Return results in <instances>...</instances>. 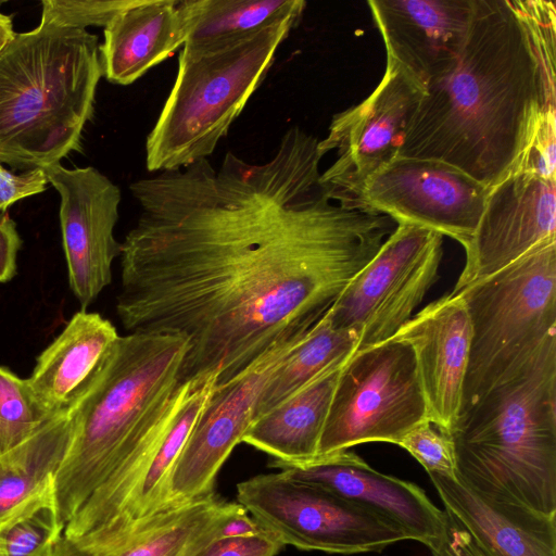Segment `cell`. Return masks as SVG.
Wrapping results in <instances>:
<instances>
[{
	"mask_svg": "<svg viewBox=\"0 0 556 556\" xmlns=\"http://www.w3.org/2000/svg\"><path fill=\"white\" fill-rule=\"evenodd\" d=\"M444 510V529L439 540L429 547L431 556H483L469 532L448 510Z\"/></svg>",
	"mask_w": 556,
	"mask_h": 556,
	"instance_id": "34",
	"label": "cell"
},
{
	"mask_svg": "<svg viewBox=\"0 0 556 556\" xmlns=\"http://www.w3.org/2000/svg\"><path fill=\"white\" fill-rule=\"evenodd\" d=\"M392 338L413 349L428 419L451 432L462 407L471 341L464 300L448 293L429 303Z\"/></svg>",
	"mask_w": 556,
	"mask_h": 556,
	"instance_id": "18",
	"label": "cell"
},
{
	"mask_svg": "<svg viewBox=\"0 0 556 556\" xmlns=\"http://www.w3.org/2000/svg\"><path fill=\"white\" fill-rule=\"evenodd\" d=\"M442 256L441 233L399 223L327 311L332 326L354 333L357 350L391 339L438 280Z\"/></svg>",
	"mask_w": 556,
	"mask_h": 556,
	"instance_id": "10",
	"label": "cell"
},
{
	"mask_svg": "<svg viewBox=\"0 0 556 556\" xmlns=\"http://www.w3.org/2000/svg\"><path fill=\"white\" fill-rule=\"evenodd\" d=\"M289 478L318 485L401 526L410 540L428 548L443 532L446 513L417 484L381 473L357 454L344 450L303 464L269 460Z\"/></svg>",
	"mask_w": 556,
	"mask_h": 556,
	"instance_id": "16",
	"label": "cell"
},
{
	"mask_svg": "<svg viewBox=\"0 0 556 556\" xmlns=\"http://www.w3.org/2000/svg\"><path fill=\"white\" fill-rule=\"evenodd\" d=\"M549 240H556V181L510 173L489 191L477 228L463 247L465 266L451 293L498 271Z\"/></svg>",
	"mask_w": 556,
	"mask_h": 556,
	"instance_id": "15",
	"label": "cell"
},
{
	"mask_svg": "<svg viewBox=\"0 0 556 556\" xmlns=\"http://www.w3.org/2000/svg\"><path fill=\"white\" fill-rule=\"evenodd\" d=\"M489 191L446 163L397 156L369 176L348 206L433 230L465 247L481 218Z\"/></svg>",
	"mask_w": 556,
	"mask_h": 556,
	"instance_id": "12",
	"label": "cell"
},
{
	"mask_svg": "<svg viewBox=\"0 0 556 556\" xmlns=\"http://www.w3.org/2000/svg\"><path fill=\"white\" fill-rule=\"evenodd\" d=\"M429 473L455 478L456 460L452 433L439 428L429 419L416 425L400 441Z\"/></svg>",
	"mask_w": 556,
	"mask_h": 556,
	"instance_id": "29",
	"label": "cell"
},
{
	"mask_svg": "<svg viewBox=\"0 0 556 556\" xmlns=\"http://www.w3.org/2000/svg\"><path fill=\"white\" fill-rule=\"evenodd\" d=\"M455 294L471 326L460 414L556 334V240Z\"/></svg>",
	"mask_w": 556,
	"mask_h": 556,
	"instance_id": "7",
	"label": "cell"
},
{
	"mask_svg": "<svg viewBox=\"0 0 556 556\" xmlns=\"http://www.w3.org/2000/svg\"><path fill=\"white\" fill-rule=\"evenodd\" d=\"M99 39L40 23L0 49V164L46 168L81 151L103 75Z\"/></svg>",
	"mask_w": 556,
	"mask_h": 556,
	"instance_id": "5",
	"label": "cell"
},
{
	"mask_svg": "<svg viewBox=\"0 0 556 556\" xmlns=\"http://www.w3.org/2000/svg\"><path fill=\"white\" fill-rule=\"evenodd\" d=\"M428 419L412 346L396 338L354 351L343 364L318 444V456L368 442L399 445Z\"/></svg>",
	"mask_w": 556,
	"mask_h": 556,
	"instance_id": "8",
	"label": "cell"
},
{
	"mask_svg": "<svg viewBox=\"0 0 556 556\" xmlns=\"http://www.w3.org/2000/svg\"><path fill=\"white\" fill-rule=\"evenodd\" d=\"M61 198L60 223L68 283L80 308L92 304L112 281L121 254L114 237L122 200L119 188L97 168H43Z\"/></svg>",
	"mask_w": 556,
	"mask_h": 556,
	"instance_id": "14",
	"label": "cell"
},
{
	"mask_svg": "<svg viewBox=\"0 0 556 556\" xmlns=\"http://www.w3.org/2000/svg\"><path fill=\"white\" fill-rule=\"evenodd\" d=\"M308 331L277 343L242 371L215 384L175 465L167 509L214 495L216 477L254 421L264 388Z\"/></svg>",
	"mask_w": 556,
	"mask_h": 556,
	"instance_id": "13",
	"label": "cell"
},
{
	"mask_svg": "<svg viewBox=\"0 0 556 556\" xmlns=\"http://www.w3.org/2000/svg\"><path fill=\"white\" fill-rule=\"evenodd\" d=\"M318 141L294 126L265 163L227 152L218 169L205 159L129 186L116 313L128 332L184 338L188 379L223 383L309 330L395 229L328 199Z\"/></svg>",
	"mask_w": 556,
	"mask_h": 556,
	"instance_id": "1",
	"label": "cell"
},
{
	"mask_svg": "<svg viewBox=\"0 0 556 556\" xmlns=\"http://www.w3.org/2000/svg\"><path fill=\"white\" fill-rule=\"evenodd\" d=\"M264 531L266 530H264L248 510L239 504L236 510L224 522L219 538L252 536Z\"/></svg>",
	"mask_w": 556,
	"mask_h": 556,
	"instance_id": "36",
	"label": "cell"
},
{
	"mask_svg": "<svg viewBox=\"0 0 556 556\" xmlns=\"http://www.w3.org/2000/svg\"><path fill=\"white\" fill-rule=\"evenodd\" d=\"M13 35L14 31L11 16L0 13V49L12 38Z\"/></svg>",
	"mask_w": 556,
	"mask_h": 556,
	"instance_id": "37",
	"label": "cell"
},
{
	"mask_svg": "<svg viewBox=\"0 0 556 556\" xmlns=\"http://www.w3.org/2000/svg\"><path fill=\"white\" fill-rule=\"evenodd\" d=\"M555 63V2L473 0L459 55L427 87L399 156L446 163L491 189L556 109Z\"/></svg>",
	"mask_w": 556,
	"mask_h": 556,
	"instance_id": "2",
	"label": "cell"
},
{
	"mask_svg": "<svg viewBox=\"0 0 556 556\" xmlns=\"http://www.w3.org/2000/svg\"><path fill=\"white\" fill-rule=\"evenodd\" d=\"M55 415L37 402L27 379L0 366V454L25 441Z\"/></svg>",
	"mask_w": 556,
	"mask_h": 556,
	"instance_id": "28",
	"label": "cell"
},
{
	"mask_svg": "<svg viewBox=\"0 0 556 556\" xmlns=\"http://www.w3.org/2000/svg\"><path fill=\"white\" fill-rule=\"evenodd\" d=\"M237 502L264 530L301 551L380 553L410 540L401 526L380 514L281 470L238 483Z\"/></svg>",
	"mask_w": 556,
	"mask_h": 556,
	"instance_id": "9",
	"label": "cell"
},
{
	"mask_svg": "<svg viewBox=\"0 0 556 556\" xmlns=\"http://www.w3.org/2000/svg\"><path fill=\"white\" fill-rule=\"evenodd\" d=\"M357 344L356 336L333 327L326 312L269 379L260 397L255 418L275 407L334 362L351 355L357 350Z\"/></svg>",
	"mask_w": 556,
	"mask_h": 556,
	"instance_id": "26",
	"label": "cell"
},
{
	"mask_svg": "<svg viewBox=\"0 0 556 556\" xmlns=\"http://www.w3.org/2000/svg\"><path fill=\"white\" fill-rule=\"evenodd\" d=\"M188 350L179 336H118L67 407L71 435L53 479L66 540H89L116 520L187 399L208 377L188 379Z\"/></svg>",
	"mask_w": 556,
	"mask_h": 556,
	"instance_id": "3",
	"label": "cell"
},
{
	"mask_svg": "<svg viewBox=\"0 0 556 556\" xmlns=\"http://www.w3.org/2000/svg\"><path fill=\"white\" fill-rule=\"evenodd\" d=\"M424 94L413 77L387 60L374 91L332 117L328 135L318 141L321 157L337 152L333 164L320 174L328 199L348 206L369 176L399 156L407 124Z\"/></svg>",
	"mask_w": 556,
	"mask_h": 556,
	"instance_id": "11",
	"label": "cell"
},
{
	"mask_svg": "<svg viewBox=\"0 0 556 556\" xmlns=\"http://www.w3.org/2000/svg\"><path fill=\"white\" fill-rule=\"evenodd\" d=\"M185 45H197L256 31L277 22L301 17L304 0H180Z\"/></svg>",
	"mask_w": 556,
	"mask_h": 556,
	"instance_id": "25",
	"label": "cell"
},
{
	"mask_svg": "<svg viewBox=\"0 0 556 556\" xmlns=\"http://www.w3.org/2000/svg\"><path fill=\"white\" fill-rule=\"evenodd\" d=\"M455 479L482 497L556 515V334L463 410Z\"/></svg>",
	"mask_w": 556,
	"mask_h": 556,
	"instance_id": "4",
	"label": "cell"
},
{
	"mask_svg": "<svg viewBox=\"0 0 556 556\" xmlns=\"http://www.w3.org/2000/svg\"><path fill=\"white\" fill-rule=\"evenodd\" d=\"M301 17L205 43L184 45L172 90L146 140L149 172L207 159L266 78Z\"/></svg>",
	"mask_w": 556,
	"mask_h": 556,
	"instance_id": "6",
	"label": "cell"
},
{
	"mask_svg": "<svg viewBox=\"0 0 556 556\" xmlns=\"http://www.w3.org/2000/svg\"><path fill=\"white\" fill-rule=\"evenodd\" d=\"M48 182L43 168L14 174L0 164V212L23 198L43 192Z\"/></svg>",
	"mask_w": 556,
	"mask_h": 556,
	"instance_id": "33",
	"label": "cell"
},
{
	"mask_svg": "<svg viewBox=\"0 0 556 556\" xmlns=\"http://www.w3.org/2000/svg\"><path fill=\"white\" fill-rule=\"evenodd\" d=\"M134 0H43L41 22L58 26L85 29L94 25L105 27L115 14Z\"/></svg>",
	"mask_w": 556,
	"mask_h": 556,
	"instance_id": "30",
	"label": "cell"
},
{
	"mask_svg": "<svg viewBox=\"0 0 556 556\" xmlns=\"http://www.w3.org/2000/svg\"><path fill=\"white\" fill-rule=\"evenodd\" d=\"M21 245L15 222L4 214L0 219V283L8 282L15 276Z\"/></svg>",
	"mask_w": 556,
	"mask_h": 556,
	"instance_id": "35",
	"label": "cell"
},
{
	"mask_svg": "<svg viewBox=\"0 0 556 556\" xmlns=\"http://www.w3.org/2000/svg\"><path fill=\"white\" fill-rule=\"evenodd\" d=\"M429 477L444 508L469 532L483 556H556V515L493 502L455 478Z\"/></svg>",
	"mask_w": 556,
	"mask_h": 556,
	"instance_id": "19",
	"label": "cell"
},
{
	"mask_svg": "<svg viewBox=\"0 0 556 556\" xmlns=\"http://www.w3.org/2000/svg\"><path fill=\"white\" fill-rule=\"evenodd\" d=\"M286 545L273 533L243 538H217L193 556H276Z\"/></svg>",
	"mask_w": 556,
	"mask_h": 556,
	"instance_id": "32",
	"label": "cell"
},
{
	"mask_svg": "<svg viewBox=\"0 0 556 556\" xmlns=\"http://www.w3.org/2000/svg\"><path fill=\"white\" fill-rule=\"evenodd\" d=\"M63 530L51 482L0 523V556H51Z\"/></svg>",
	"mask_w": 556,
	"mask_h": 556,
	"instance_id": "27",
	"label": "cell"
},
{
	"mask_svg": "<svg viewBox=\"0 0 556 556\" xmlns=\"http://www.w3.org/2000/svg\"><path fill=\"white\" fill-rule=\"evenodd\" d=\"M180 0H134L104 27L99 46L102 73L130 85L184 47L187 38Z\"/></svg>",
	"mask_w": 556,
	"mask_h": 556,
	"instance_id": "20",
	"label": "cell"
},
{
	"mask_svg": "<svg viewBox=\"0 0 556 556\" xmlns=\"http://www.w3.org/2000/svg\"><path fill=\"white\" fill-rule=\"evenodd\" d=\"M67 408L0 454V523L53 482L71 435Z\"/></svg>",
	"mask_w": 556,
	"mask_h": 556,
	"instance_id": "24",
	"label": "cell"
},
{
	"mask_svg": "<svg viewBox=\"0 0 556 556\" xmlns=\"http://www.w3.org/2000/svg\"><path fill=\"white\" fill-rule=\"evenodd\" d=\"M239 503L212 495L134 525L123 535L94 548H80L62 535L51 556H193L219 538Z\"/></svg>",
	"mask_w": 556,
	"mask_h": 556,
	"instance_id": "21",
	"label": "cell"
},
{
	"mask_svg": "<svg viewBox=\"0 0 556 556\" xmlns=\"http://www.w3.org/2000/svg\"><path fill=\"white\" fill-rule=\"evenodd\" d=\"M513 172L556 181V109L548 110Z\"/></svg>",
	"mask_w": 556,
	"mask_h": 556,
	"instance_id": "31",
	"label": "cell"
},
{
	"mask_svg": "<svg viewBox=\"0 0 556 556\" xmlns=\"http://www.w3.org/2000/svg\"><path fill=\"white\" fill-rule=\"evenodd\" d=\"M387 51L425 92L455 64L469 27L473 0H370Z\"/></svg>",
	"mask_w": 556,
	"mask_h": 556,
	"instance_id": "17",
	"label": "cell"
},
{
	"mask_svg": "<svg viewBox=\"0 0 556 556\" xmlns=\"http://www.w3.org/2000/svg\"><path fill=\"white\" fill-rule=\"evenodd\" d=\"M118 336L115 326L100 314L75 313L37 357L27 378L37 402L53 415L66 409Z\"/></svg>",
	"mask_w": 556,
	"mask_h": 556,
	"instance_id": "22",
	"label": "cell"
},
{
	"mask_svg": "<svg viewBox=\"0 0 556 556\" xmlns=\"http://www.w3.org/2000/svg\"><path fill=\"white\" fill-rule=\"evenodd\" d=\"M349 356L255 418L242 442L268 454L276 463L303 464L316 458L338 377Z\"/></svg>",
	"mask_w": 556,
	"mask_h": 556,
	"instance_id": "23",
	"label": "cell"
},
{
	"mask_svg": "<svg viewBox=\"0 0 556 556\" xmlns=\"http://www.w3.org/2000/svg\"><path fill=\"white\" fill-rule=\"evenodd\" d=\"M3 1H0V4L2 3Z\"/></svg>",
	"mask_w": 556,
	"mask_h": 556,
	"instance_id": "38",
	"label": "cell"
}]
</instances>
